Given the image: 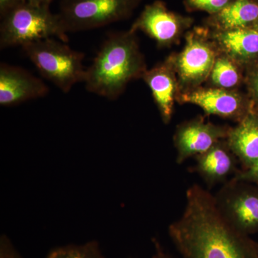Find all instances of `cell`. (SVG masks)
<instances>
[{
    "instance_id": "19",
    "label": "cell",
    "mask_w": 258,
    "mask_h": 258,
    "mask_svg": "<svg viewBox=\"0 0 258 258\" xmlns=\"http://www.w3.org/2000/svg\"><path fill=\"white\" fill-rule=\"evenodd\" d=\"M233 0H184L188 11H203L210 15L217 14Z\"/></svg>"
},
{
    "instance_id": "11",
    "label": "cell",
    "mask_w": 258,
    "mask_h": 258,
    "mask_svg": "<svg viewBox=\"0 0 258 258\" xmlns=\"http://www.w3.org/2000/svg\"><path fill=\"white\" fill-rule=\"evenodd\" d=\"M49 88L41 79L17 66L0 64V105L14 106L23 102L42 98Z\"/></svg>"
},
{
    "instance_id": "13",
    "label": "cell",
    "mask_w": 258,
    "mask_h": 258,
    "mask_svg": "<svg viewBox=\"0 0 258 258\" xmlns=\"http://www.w3.org/2000/svg\"><path fill=\"white\" fill-rule=\"evenodd\" d=\"M219 50L237 64L249 63L258 57V31L253 28L210 32Z\"/></svg>"
},
{
    "instance_id": "22",
    "label": "cell",
    "mask_w": 258,
    "mask_h": 258,
    "mask_svg": "<svg viewBox=\"0 0 258 258\" xmlns=\"http://www.w3.org/2000/svg\"><path fill=\"white\" fill-rule=\"evenodd\" d=\"M25 0H0V15L1 17L6 14L15 7L25 3Z\"/></svg>"
},
{
    "instance_id": "5",
    "label": "cell",
    "mask_w": 258,
    "mask_h": 258,
    "mask_svg": "<svg viewBox=\"0 0 258 258\" xmlns=\"http://www.w3.org/2000/svg\"><path fill=\"white\" fill-rule=\"evenodd\" d=\"M142 0H61L57 13L66 32H79L125 20Z\"/></svg>"
},
{
    "instance_id": "16",
    "label": "cell",
    "mask_w": 258,
    "mask_h": 258,
    "mask_svg": "<svg viewBox=\"0 0 258 258\" xmlns=\"http://www.w3.org/2000/svg\"><path fill=\"white\" fill-rule=\"evenodd\" d=\"M258 20L255 0H233L217 14L210 15L206 23L214 30L252 28Z\"/></svg>"
},
{
    "instance_id": "26",
    "label": "cell",
    "mask_w": 258,
    "mask_h": 258,
    "mask_svg": "<svg viewBox=\"0 0 258 258\" xmlns=\"http://www.w3.org/2000/svg\"><path fill=\"white\" fill-rule=\"evenodd\" d=\"M254 29H255L256 30H257L258 31V20L257 22H256V23L254 24V26L252 27Z\"/></svg>"
},
{
    "instance_id": "25",
    "label": "cell",
    "mask_w": 258,
    "mask_h": 258,
    "mask_svg": "<svg viewBox=\"0 0 258 258\" xmlns=\"http://www.w3.org/2000/svg\"><path fill=\"white\" fill-rule=\"evenodd\" d=\"M28 3H32V4L43 5V6H50L51 3L53 0H25Z\"/></svg>"
},
{
    "instance_id": "27",
    "label": "cell",
    "mask_w": 258,
    "mask_h": 258,
    "mask_svg": "<svg viewBox=\"0 0 258 258\" xmlns=\"http://www.w3.org/2000/svg\"><path fill=\"white\" fill-rule=\"evenodd\" d=\"M255 1H256V2H257V3H258V0H255Z\"/></svg>"
},
{
    "instance_id": "6",
    "label": "cell",
    "mask_w": 258,
    "mask_h": 258,
    "mask_svg": "<svg viewBox=\"0 0 258 258\" xmlns=\"http://www.w3.org/2000/svg\"><path fill=\"white\" fill-rule=\"evenodd\" d=\"M210 37L208 29L195 28L186 33L182 51L169 57L177 75L179 89H182L183 92L199 88L210 77L220 53L216 44Z\"/></svg>"
},
{
    "instance_id": "7",
    "label": "cell",
    "mask_w": 258,
    "mask_h": 258,
    "mask_svg": "<svg viewBox=\"0 0 258 258\" xmlns=\"http://www.w3.org/2000/svg\"><path fill=\"white\" fill-rule=\"evenodd\" d=\"M215 198L235 228L248 235L258 232V185L233 178Z\"/></svg>"
},
{
    "instance_id": "3",
    "label": "cell",
    "mask_w": 258,
    "mask_h": 258,
    "mask_svg": "<svg viewBox=\"0 0 258 258\" xmlns=\"http://www.w3.org/2000/svg\"><path fill=\"white\" fill-rule=\"evenodd\" d=\"M0 25V47L21 46L47 38L69 41L68 32L50 6L25 2L3 15Z\"/></svg>"
},
{
    "instance_id": "17",
    "label": "cell",
    "mask_w": 258,
    "mask_h": 258,
    "mask_svg": "<svg viewBox=\"0 0 258 258\" xmlns=\"http://www.w3.org/2000/svg\"><path fill=\"white\" fill-rule=\"evenodd\" d=\"M209 79L214 87L232 90L237 87L242 80L239 64L228 56L220 52Z\"/></svg>"
},
{
    "instance_id": "12",
    "label": "cell",
    "mask_w": 258,
    "mask_h": 258,
    "mask_svg": "<svg viewBox=\"0 0 258 258\" xmlns=\"http://www.w3.org/2000/svg\"><path fill=\"white\" fill-rule=\"evenodd\" d=\"M175 70L170 57L147 70L142 79L152 91L154 101L164 123L171 121L174 100L179 90Z\"/></svg>"
},
{
    "instance_id": "9",
    "label": "cell",
    "mask_w": 258,
    "mask_h": 258,
    "mask_svg": "<svg viewBox=\"0 0 258 258\" xmlns=\"http://www.w3.org/2000/svg\"><path fill=\"white\" fill-rule=\"evenodd\" d=\"M180 103L196 105L209 115L240 121L251 112L248 102L240 93L220 88H198L179 95Z\"/></svg>"
},
{
    "instance_id": "4",
    "label": "cell",
    "mask_w": 258,
    "mask_h": 258,
    "mask_svg": "<svg viewBox=\"0 0 258 258\" xmlns=\"http://www.w3.org/2000/svg\"><path fill=\"white\" fill-rule=\"evenodd\" d=\"M22 47L42 77L62 92L69 93L74 85L84 81V54L73 50L66 42L47 38Z\"/></svg>"
},
{
    "instance_id": "21",
    "label": "cell",
    "mask_w": 258,
    "mask_h": 258,
    "mask_svg": "<svg viewBox=\"0 0 258 258\" xmlns=\"http://www.w3.org/2000/svg\"><path fill=\"white\" fill-rule=\"evenodd\" d=\"M0 258H22L5 236H2L1 237Z\"/></svg>"
},
{
    "instance_id": "23",
    "label": "cell",
    "mask_w": 258,
    "mask_h": 258,
    "mask_svg": "<svg viewBox=\"0 0 258 258\" xmlns=\"http://www.w3.org/2000/svg\"><path fill=\"white\" fill-rule=\"evenodd\" d=\"M249 88L258 106V69L254 71L249 78Z\"/></svg>"
},
{
    "instance_id": "8",
    "label": "cell",
    "mask_w": 258,
    "mask_h": 258,
    "mask_svg": "<svg viewBox=\"0 0 258 258\" xmlns=\"http://www.w3.org/2000/svg\"><path fill=\"white\" fill-rule=\"evenodd\" d=\"M193 22L192 18L171 11L165 3L157 0L146 5L130 30L136 32L141 30L155 40L159 47H167L179 40Z\"/></svg>"
},
{
    "instance_id": "24",
    "label": "cell",
    "mask_w": 258,
    "mask_h": 258,
    "mask_svg": "<svg viewBox=\"0 0 258 258\" xmlns=\"http://www.w3.org/2000/svg\"><path fill=\"white\" fill-rule=\"evenodd\" d=\"M154 245V254L152 258H174L168 253L161 245L160 242L157 239H153Z\"/></svg>"
},
{
    "instance_id": "15",
    "label": "cell",
    "mask_w": 258,
    "mask_h": 258,
    "mask_svg": "<svg viewBox=\"0 0 258 258\" xmlns=\"http://www.w3.org/2000/svg\"><path fill=\"white\" fill-rule=\"evenodd\" d=\"M243 169L258 160V114L249 112L235 128H231L226 139Z\"/></svg>"
},
{
    "instance_id": "1",
    "label": "cell",
    "mask_w": 258,
    "mask_h": 258,
    "mask_svg": "<svg viewBox=\"0 0 258 258\" xmlns=\"http://www.w3.org/2000/svg\"><path fill=\"white\" fill-rule=\"evenodd\" d=\"M169 235L183 258H258L257 242L235 228L198 184L186 191L184 212Z\"/></svg>"
},
{
    "instance_id": "2",
    "label": "cell",
    "mask_w": 258,
    "mask_h": 258,
    "mask_svg": "<svg viewBox=\"0 0 258 258\" xmlns=\"http://www.w3.org/2000/svg\"><path fill=\"white\" fill-rule=\"evenodd\" d=\"M147 71L136 32H114L104 40L86 69L83 83L88 92L115 100L129 82L143 77Z\"/></svg>"
},
{
    "instance_id": "10",
    "label": "cell",
    "mask_w": 258,
    "mask_h": 258,
    "mask_svg": "<svg viewBox=\"0 0 258 258\" xmlns=\"http://www.w3.org/2000/svg\"><path fill=\"white\" fill-rule=\"evenodd\" d=\"M230 130V127L213 124L203 118L181 123L174 136L176 162L182 164L189 158L207 152L217 142L227 139Z\"/></svg>"
},
{
    "instance_id": "18",
    "label": "cell",
    "mask_w": 258,
    "mask_h": 258,
    "mask_svg": "<svg viewBox=\"0 0 258 258\" xmlns=\"http://www.w3.org/2000/svg\"><path fill=\"white\" fill-rule=\"evenodd\" d=\"M46 258H105L97 241L83 244H69L56 247L47 254Z\"/></svg>"
},
{
    "instance_id": "20",
    "label": "cell",
    "mask_w": 258,
    "mask_h": 258,
    "mask_svg": "<svg viewBox=\"0 0 258 258\" xmlns=\"http://www.w3.org/2000/svg\"><path fill=\"white\" fill-rule=\"evenodd\" d=\"M234 178L258 185V160L249 167L237 171Z\"/></svg>"
},
{
    "instance_id": "14",
    "label": "cell",
    "mask_w": 258,
    "mask_h": 258,
    "mask_svg": "<svg viewBox=\"0 0 258 258\" xmlns=\"http://www.w3.org/2000/svg\"><path fill=\"white\" fill-rule=\"evenodd\" d=\"M196 158V170L210 186L222 182L237 172L238 159L231 150L227 140L220 141Z\"/></svg>"
}]
</instances>
